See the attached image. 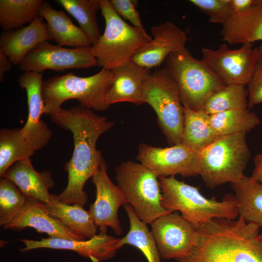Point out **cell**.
I'll return each mask as SVG.
<instances>
[{"label":"cell","instance_id":"cell-21","mask_svg":"<svg viewBox=\"0 0 262 262\" xmlns=\"http://www.w3.org/2000/svg\"><path fill=\"white\" fill-rule=\"evenodd\" d=\"M52 41L47 24L38 16L27 26L1 33L0 49L9 58L12 64L19 65L25 56L38 44Z\"/></svg>","mask_w":262,"mask_h":262},{"label":"cell","instance_id":"cell-41","mask_svg":"<svg viewBox=\"0 0 262 262\" xmlns=\"http://www.w3.org/2000/svg\"><path fill=\"white\" fill-rule=\"evenodd\" d=\"M260 53L261 55H262V42L261 43L260 45L258 47Z\"/></svg>","mask_w":262,"mask_h":262},{"label":"cell","instance_id":"cell-2","mask_svg":"<svg viewBox=\"0 0 262 262\" xmlns=\"http://www.w3.org/2000/svg\"><path fill=\"white\" fill-rule=\"evenodd\" d=\"M260 228L239 216L215 218L196 228L194 245L178 262H262Z\"/></svg>","mask_w":262,"mask_h":262},{"label":"cell","instance_id":"cell-5","mask_svg":"<svg viewBox=\"0 0 262 262\" xmlns=\"http://www.w3.org/2000/svg\"><path fill=\"white\" fill-rule=\"evenodd\" d=\"M250 157L246 133L220 137L198 153L197 175L210 188L234 183L245 176Z\"/></svg>","mask_w":262,"mask_h":262},{"label":"cell","instance_id":"cell-37","mask_svg":"<svg viewBox=\"0 0 262 262\" xmlns=\"http://www.w3.org/2000/svg\"><path fill=\"white\" fill-rule=\"evenodd\" d=\"M259 1L260 0H230L229 7L231 15L244 13Z\"/></svg>","mask_w":262,"mask_h":262},{"label":"cell","instance_id":"cell-17","mask_svg":"<svg viewBox=\"0 0 262 262\" xmlns=\"http://www.w3.org/2000/svg\"><path fill=\"white\" fill-rule=\"evenodd\" d=\"M150 31L151 40L140 48L131 60L142 66L150 69L157 67L170 54L185 48L186 32L171 21L153 26Z\"/></svg>","mask_w":262,"mask_h":262},{"label":"cell","instance_id":"cell-7","mask_svg":"<svg viewBox=\"0 0 262 262\" xmlns=\"http://www.w3.org/2000/svg\"><path fill=\"white\" fill-rule=\"evenodd\" d=\"M165 67L175 81L183 106L196 111L208 98L226 84L202 60L195 58L185 47L165 60Z\"/></svg>","mask_w":262,"mask_h":262},{"label":"cell","instance_id":"cell-18","mask_svg":"<svg viewBox=\"0 0 262 262\" xmlns=\"http://www.w3.org/2000/svg\"><path fill=\"white\" fill-rule=\"evenodd\" d=\"M111 70L113 79L106 96L107 104L110 106L121 102L136 105L143 104L142 87L146 78L151 73L150 69L131 60Z\"/></svg>","mask_w":262,"mask_h":262},{"label":"cell","instance_id":"cell-27","mask_svg":"<svg viewBox=\"0 0 262 262\" xmlns=\"http://www.w3.org/2000/svg\"><path fill=\"white\" fill-rule=\"evenodd\" d=\"M124 208L129 219L130 229L124 237L119 238L120 246H132L142 252L148 262H161L157 244L147 224L137 217L129 203L124 205Z\"/></svg>","mask_w":262,"mask_h":262},{"label":"cell","instance_id":"cell-35","mask_svg":"<svg viewBox=\"0 0 262 262\" xmlns=\"http://www.w3.org/2000/svg\"><path fill=\"white\" fill-rule=\"evenodd\" d=\"M115 11L122 19L129 21L132 26L146 32L142 24L140 16L136 9L137 1L132 0H109Z\"/></svg>","mask_w":262,"mask_h":262},{"label":"cell","instance_id":"cell-4","mask_svg":"<svg viewBox=\"0 0 262 262\" xmlns=\"http://www.w3.org/2000/svg\"><path fill=\"white\" fill-rule=\"evenodd\" d=\"M111 70L101 68L88 77H80L70 72L55 76L43 81L42 92L46 115L62 108L66 101L76 99L80 105L98 112L107 110L108 90L113 82Z\"/></svg>","mask_w":262,"mask_h":262},{"label":"cell","instance_id":"cell-12","mask_svg":"<svg viewBox=\"0 0 262 262\" xmlns=\"http://www.w3.org/2000/svg\"><path fill=\"white\" fill-rule=\"evenodd\" d=\"M197 155L181 143L164 148L141 143L136 159L158 177H189L197 175Z\"/></svg>","mask_w":262,"mask_h":262},{"label":"cell","instance_id":"cell-20","mask_svg":"<svg viewBox=\"0 0 262 262\" xmlns=\"http://www.w3.org/2000/svg\"><path fill=\"white\" fill-rule=\"evenodd\" d=\"M28 227L34 229L39 233H46L49 237L75 240L86 239L76 234L60 221L51 217L46 210L43 203L27 198L20 215L3 228L21 231Z\"/></svg>","mask_w":262,"mask_h":262},{"label":"cell","instance_id":"cell-10","mask_svg":"<svg viewBox=\"0 0 262 262\" xmlns=\"http://www.w3.org/2000/svg\"><path fill=\"white\" fill-rule=\"evenodd\" d=\"M202 60L226 84L246 85L254 71L260 53L253 44L237 49L222 44L216 49L201 48Z\"/></svg>","mask_w":262,"mask_h":262},{"label":"cell","instance_id":"cell-13","mask_svg":"<svg viewBox=\"0 0 262 262\" xmlns=\"http://www.w3.org/2000/svg\"><path fill=\"white\" fill-rule=\"evenodd\" d=\"M107 164L102 159L99 167L92 178L96 187V200L90 206L88 212L99 231L106 234L108 227L120 235L122 232L118 217L119 208L127 203L123 192L109 178Z\"/></svg>","mask_w":262,"mask_h":262},{"label":"cell","instance_id":"cell-19","mask_svg":"<svg viewBox=\"0 0 262 262\" xmlns=\"http://www.w3.org/2000/svg\"><path fill=\"white\" fill-rule=\"evenodd\" d=\"M0 178L13 182L28 198L43 204L50 199L49 190L55 185L51 172L46 170L37 171L30 158L15 163Z\"/></svg>","mask_w":262,"mask_h":262},{"label":"cell","instance_id":"cell-39","mask_svg":"<svg viewBox=\"0 0 262 262\" xmlns=\"http://www.w3.org/2000/svg\"><path fill=\"white\" fill-rule=\"evenodd\" d=\"M12 63L8 56L0 49V81H3L6 72L9 71L12 67Z\"/></svg>","mask_w":262,"mask_h":262},{"label":"cell","instance_id":"cell-28","mask_svg":"<svg viewBox=\"0 0 262 262\" xmlns=\"http://www.w3.org/2000/svg\"><path fill=\"white\" fill-rule=\"evenodd\" d=\"M43 0H0V26L3 31L14 30L32 23L40 15Z\"/></svg>","mask_w":262,"mask_h":262},{"label":"cell","instance_id":"cell-36","mask_svg":"<svg viewBox=\"0 0 262 262\" xmlns=\"http://www.w3.org/2000/svg\"><path fill=\"white\" fill-rule=\"evenodd\" d=\"M248 92V109L262 103V55L260 54L252 77L246 85Z\"/></svg>","mask_w":262,"mask_h":262},{"label":"cell","instance_id":"cell-6","mask_svg":"<svg viewBox=\"0 0 262 262\" xmlns=\"http://www.w3.org/2000/svg\"><path fill=\"white\" fill-rule=\"evenodd\" d=\"M105 22L103 33L91 46L102 68L112 70L131 61L137 51L152 39L143 32L126 22L112 7L109 0H99Z\"/></svg>","mask_w":262,"mask_h":262},{"label":"cell","instance_id":"cell-15","mask_svg":"<svg viewBox=\"0 0 262 262\" xmlns=\"http://www.w3.org/2000/svg\"><path fill=\"white\" fill-rule=\"evenodd\" d=\"M43 74L26 71L18 79L20 86L26 91L28 106L27 120L21 128L22 132L35 151L45 147L52 136L51 130L41 118L44 115L42 92Z\"/></svg>","mask_w":262,"mask_h":262},{"label":"cell","instance_id":"cell-23","mask_svg":"<svg viewBox=\"0 0 262 262\" xmlns=\"http://www.w3.org/2000/svg\"><path fill=\"white\" fill-rule=\"evenodd\" d=\"M220 34L230 45L262 42V0L245 12L232 15L222 25Z\"/></svg>","mask_w":262,"mask_h":262},{"label":"cell","instance_id":"cell-33","mask_svg":"<svg viewBox=\"0 0 262 262\" xmlns=\"http://www.w3.org/2000/svg\"><path fill=\"white\" fill-rule=\"evenodd\" d=\"M27 198L11 181L0 179V226L14 221L21 213Z\"/></svg>","mask_w":262,"mask_h":262},{"label":"cell","instance_id":"cell-42","mask_svg":"<svg viewBox=\"0 0 262 262\" xmlns=\"http://www.w3.org/2000/svg\"><path fill=\"white\" fill-rule=\"evenodd\" d=\"M259 241H260V243L262 245V233L261 235H259Z\"/></svg>","mask_w":262,"mask_h":262},{"label":"cell","instance_id":"cell-16","mask_svg":"<svg viewBox=\"0 0 262 262\" xmlns=\"http://www.w3.org/2000/svg\"><path fill=\"white\" fill-rule=\"evenodd\" d=\"M24 247L20 249L26 252L37 248H50L73 251L80 256L88 258L92 262H101L113 258L120 249L119 239L106 234H96L84 240H68L49 237L39 240L21 239Z\"/></svg>","mask_w":262,"mask_h":262},{"label":"cell","instance_id":"cell-11","mask_svg":"<svg viewBox=\"0 0 262 262\" xmlns=\"http://www.w3.org/2000/svg\"><path fill=\"white\" fill-rule=\"evenodd\" d=\"M97 65L91 47L69 49L46 41L38 44L25 56L19 68L24 72L43 73L47 69L63 71Z\"/></svg>","mask_w":262,"mask_h":262},{"label":"cell","instance_id":"cell-25","mask_svg":"<svg viewBox=\"0 0 262 262\" xmlns=\"http://www.w3.org/2000/svg\"><path fill=\"white\" fill-rule=\"evenodd\" d=\"M183 106L184 125L181 143L198 153L220 136L212 128L209 115L203 108L195 111Z\"/></svg>","mask_w":262,"mask_h":262},{"label":"cell","instance_id":"cell-3","mask_svg":"<svg viewBox=\"0 0 262 262\" xmlns=\"http://www.w3.org/2000/svg\"><path fill=\"white\" fill-rule=\"evenodd\" d=\"M161 203L169 213L179 211L181 216L196 229L215 218L235 219L239 215L234 195L227 194L222 201L208 198L199 188L177 180L174 176L160 177Z\"/></svg>","mask_w":262,"mask_h":262},{"label":"cell","instance_id":"cell-26","mask_svg":"<svg viewBox=\"0 0 262 262\" xmlns=\"http://www.w3.org/2000/svg\"><path fill=\"white\" fill-rule=\"evenodd\" d=\"M231 185L239 216L262 228V183L245 175Z\"/></svg>","mask_w":262,"mask_h":262},{"label":"cell","instance_id":"cell-40","mask_svg":"<svg viewBox=\"0 0 262 262\" xmlns=\"http://www.w3.org/2000/svg\"><path fill=\"white\" fill-rule=\"evenodd\" d=\"M7 243V242L5 241L0 240V247L4 246Z\"/></svg>","mask_w":262,"mask_h":262},{"label":"cell","instance_id":"cell-1","mask_svg":"<svg viewBox=\"0 0 262 262\" xmlns=\"http://www.w3.org/2000/svg\"><path fill=\"white\" fill-rule=\"evenodd\" d=\"M48 115L55 124L69 131L74 141L72 157L64 165L67 184L57 197L64 203L83 207L88 201L84 185L94 175L103 158L101 151L96 148L97 141L114 122L81 105L61 108Z\"/></svg>","mask_w":262,"mask_h":262},{"label":"cell","instance_id":"cell-8","mask_svg":"<svg viewBox=\"0 0 262 262\" xmlns=\"http://www.w3.org/2000/svg\"><path fill=\"white\" fill-rule=\"evenodd\" d=\"M117 185L137 217L151 225L161 216L169 213L161 203L159 177L141 163L122 162L115 168Z\"/></svg>","mask_w":262,"mask_h":262},{"label":"cell","instance_id":"cell-31","mask_svg":"<svg viewBox=\"0 0 262 262\" xmlns=\"http://www.w3.org/2000/svg\"><path fill=\"white\" fill-rule=\"evenodd\" d=\"M78 22L92 45L96 43L101 34L97 13L100 10L99 0H55Z\"/></svg>","mask_w":262,"mask_h":262},{"label":"cell","instance_id":"cell-22","mask_svg":"<svg viewBox=\"0 0 262 262\" xmlns=\"http://www.w3.org/2000/svg\"><path fill=\"white\" fill-rule=\"evenodd\" d=\"M39 14L47 21L49 36L57 45L74 48L91 46L85 33L73 23L64 10H56L44 0Z\"/></svg>","mask_w":262,"mask_h":262},{"label":"cell","instance_id":"cell-29","mask_svg":"<svg viewBox=\"0 0 262 262\" xmlns=\"http://www.w3.org/2000/svg\"><path fill=\"white\" fill-rule=\"evenodd\" d=\"M210 123L219 136L250 131L260 124V119L248 108L230 110L209 115Z\"/></svg>","mask_w":262,"mask_h":262},{"label":"cell","instance_id":"cell-14","mask_svg":"<svg viewBox=\"0 0 262 262\" xmlns=\"http://www.w3.org/2000/svg\"><path fill=\"white\" fill-rule=\"evenodd\" d=\"M151 233L163 259L182 258L193 247L196 229L176 213L157 218L151 224Z\"/></svg>","mask_w":262,"mask_h":262},{"label":"cell","instance_id":"cell-38","mask_svg":"<svg viewBox=\"0 0 262 262\" xmlns=\"http://www.w3.org/2000/svg\"><path fill=\"white\" fill-rule=\"evenodd\" d=\"M254 168L250 178L254 181L262 183V153L254 158Z\"/></svg>","mask_w":262,"mask_h":262},{"label":"cell","instance_id":"cell-24","mask_svg":"<svg viewBox=\"0 0 262 262\" xmlns=\"http://www.w3.org/2000/svg\"><path fill=\"white\" fill-rule=\"evenodd\" d=\"M46 210L76 234L86 239L96 235L97 227L88 211L79 204H68L60 201L57 195L51 194L50 199L44 204Z\"/></svg>","mask_w":262,"mask_h":262},{"label":"cell","instance_id":"cell-30","mask_svg":"<svg viewBox=\"0 0 262 262\" xmlns=\"http://www.w3.org/2000/svg\"><path fill=\"white\" fill-rule=\"evenodd\" d=\"M26 141L21 128L0 130V177L15 163L30 158L35 153Z\"/></svg>","mask_w":262,"mask_h":262},{"label":"cell","instance_id":"cell-32","mask_svg":"<svg viewBox=\"0 0 262 262\" xmlns=\"http://www.w3.org/2000/svg\"><path fill=\"white\" fill-rule=\"evenodd\" d=\"M248 96L246 85H226L213 93L203 108L209 115L230 110L248 108Z\"/></svg>","mask_w":262,"mask_h":262},{"label":"cell","instance_id":"cell-34","mask_svg":"<svg viewBox=\"0 0 262 262\" xmlns=\"http://www.w3.org/2000/svg\"><path fill=\"white\" fill-rule=\"evenodd\" d=\"M190 2L205 13L211 23L223 25L232 16L230 0H190Z\"/></svg>","mask_w":262,"mask_h":262},{"label":"cell","instance_id":"cell-9","mask_svg":"<svg viewBox=\"0 0 262 262\" xmlns=\"http://www.w3.org/2000/svg\"><path fill=\"white\" fill-rule=\"evenodd\" d=\"M142 100L151 106L168 144L181 143L184 125L183 106L177 86L165 67L150 73L142 87Z\"/></svg>","mask_w":262,"mask_h":262}]
</instances>
